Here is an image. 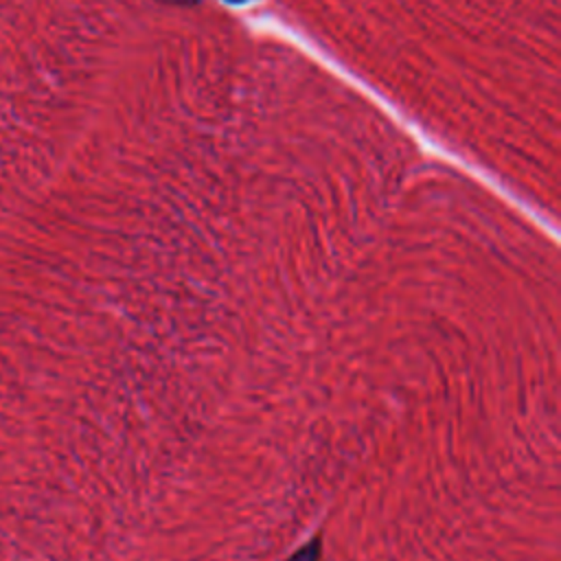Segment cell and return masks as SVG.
<instances>
[{"label":"cell","instance_id":"cell-1","mask_svg":"<svg viewBox=\"0 0 561 561\" xmlns=\"http://www.w3.org/2000/svg\"><path fill=\"white\" fill-rule=\"evenodd\" d=\"M160 2H164V4H178V7H191V4H195L197 0H160Z\"/></svg>","mask_w":561,"mask_h":561},{"label":"cell","instance_id":"cell-2","mask_svg":"<svg viewBox=\"0 0 561 561\" xmlns=\"http://www.w3.org/2000/svg\"><path fill=\"white\" fill-rule=\"evenodd\" d=\"M228 2H232V4H241V2H248V0H228Z\"/></svg>","mask_w":561,"mask_h":561}]
</instances>
